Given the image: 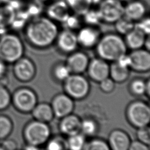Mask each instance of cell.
I'll return each instance as SVG.
<instances>
[{
	"label": "cell",
	"mask_w": 150,
	"mask_h": 150,
	"mask_svg": "<svg viewBox=\"0 0 150 150\" xmlns=\"http://www.w3.org/2000/svg\"><path fill=\"white\" fill-rule=\"evenodd\" d=\"M131 92L136 96H142L145 94L146 92V80L141 79H135L129 84Z\"/></svg>",
	"instance_id": "35"
},
{
	"label": "cell",
	"mask_w": 150,
	"mask_h": 150,
	"mask_svg": "<svg viewBox=\"0 0 150 150\" xmlns=\"http://www.w3.org/2000/svg\"><path fill=\"white\" fill-rule=\"evenodd\" d=\"M144 47H145V49L148 51H149V49H150V39H149V35H148L146 36V38L145 39V42L144 43Z\"/></svg>",
	"instance_id": "44"
},
{
	"label": "cell",
	"mask_w": 150,
	"mask_h": 150,
	"mask_svg": "<svg viewBox=\"0 0 150 150\" xmlns=\"http://www.w3.org/2000/svg\"><path fill=\"white\" fill-rule=\"evenodd\" d=\"M147 36L141 30L134 28L123 38L127 49L133 50L143 48Z\"/></svg>",
	"instance_id": "21"
},
{
	"label": "cell",
	"mask_w": 150,
	"mask_h": 150,
	"mask_svg": "<svg viewBox=\"0 0 150 150\" xmlns=\"http://www.w3.org/2000/svg\"><path fill=\"white\" fill-rule=\"evenodd\" d=\"M4 150H16L18 149L17 142L13 139L7 138L1 141L0 144Z\"/></svg>",
	"instance_id": "39"
},
{
	"label": "cell",
	"mask_w": 150,
	"mask_h": 150,
	"mask_svg": "<svg viewBox=\"0 0 150 150\" xmlns=\"http://www.w3.org/2000/svg\"><path fill=\"white\" fill-rule=\"evenodd\" d=\"M54 44L62 53L69 54L74 52L79 47L76 32L64 28L59 30Z\"/></svg>",
	"instance_id": "11"
},
{
	"label": "cell",
	"mask_w": 150,
	"mask_h": 150,
	"mask_svg": "<svg viewBox=\"0 0 150 150\" xmlns=\"http://www.w3.org/2000/svg\"><path fill=\"white\" fill-rule=\"evenodd\" d=\"M95 47L99 57L112 62L126 54L128 49L123 36L116 32L101 35Z\"/></svg>",
	"instance_id": "2"
},
{
	"label": "cell",
	"mask_w": 150,
	"mask_h": 150,
	"mask_svg": "<svg viewBox=\"0 0 150 150\" xmlns=\"http://www.w3.org/2000/svg\"><path fill=\"white\" fill-rule=\"evenodd\" d=\"M82 21L84 25L98 26L101 22L100 16L97 8L92 6L84 14L81 15Z\"/></svg>",
	"instance_id": "26"
},
{
	"label": "cell",
	"mask_w": 150,
	"mask_h": 150,
	"mask_svg": "<svg viewBox=\"0 0 150 150\" xmlns=\"http://www.w3.org/2000/svg\"><path fill=\"white\" fill-rule=\"evenodd\" d=\"M89 62L90 59L85 52L76 50L69 54L65 63L71 73L81 74L87 70Z\"/></svg>",
	"instance_id": "17"
},
{
	"label": "cell",
	"mask_w": 150,
	"mask_h": 150,
	"mask_svg": "<svg viewBox=\"0 0 150 150\" xmlns=\"http://www.w3.org/2000/svg\"><path fill=\"white\" fill-rule=\"evenodd\" d=\"M63 82L65 93L73 100L83 99L90 92L89 81L81 74L71 73Z\"/></svg>",
	"instance_id": "6"
},
{
	"label": "cell",
	"mask_w": 150,
	"mask_h": 150,
	"mask_svg": "<svg viewBox=\"0 0 150 150\" xmlns=\"http://www.w3.org/2000/svg\"><path fill=\"white\" fill-rule=\"evenodd\" d=\"M11 103L15 108L22 113L31 112L38 103L35 92L30 88L23 87L17 88L12 94Z\"/></svg>",
	"instance_id": "7"
},
{
	"label": "cell",
	"mask_w": 150,
	"mask_h": 150,
	"mask_svg": "<svg viewBox=\"0 0 150 150\" xmlns=\"http://www.w3.org/2000/svg\"><path fill=\"white\" fill-rule=\"evenodd\" d=\"M98 124L94 119L86 118L81 120L80 132L86 137H91L96 135L98 131Z\"/></svg>",
	"instance_id": "30"
},
{
	"label": "cell",
	"mask_w": 150,
	"mask_h": 150,
	"mask_svg": "<svg viewBox=\"0 0 150 150\" xmlns=\"http://www.w3.org/2000/svg\"><path fill=\"white\" fill-rule=\"evenodd\" d=\"M71 13L66 1L58 0L47 5L45 15L58 24L63 23Z\"/></svg>",
	"instance_id": "13"
},
{
	"label": "cell",
	"mask_w": 150,
	"mask_h": 150,
	"mask_svg": "<svg viewBox=\"0 0 150 150\" xmlns=\"http://www.w3.org/2000/svg\"><path fill=\"white\" fill-rule=\"evenodd\" d=\"M59 32L58 24L46 15H37L23 27L24 37L33 47L44 49L54 44Z\"/></svg>",
	"instance_id": "1"
},
{
	"label": "cell",
	"mask_w": 150,
	"mask_h": 150,
	"mask_svg": "<svg viewBox=\"0 0 150 150\" xmlns=\"http://www.w3.org/2000/svg\"><path fill=\"white\" fill-rule=\"evenodd\" d=\"M101 90L105 93H110L115 88V82L110 77H107L99 82Z\"/></svg>",
	"instance_id": "38"
},
{
	"label": "cell",
	"mask_w": 150,
	"mask_h": 150,
	"mask_svg": "<svg viewBox=\"0 0 150 150\" xmlns=\"http://www.w3.org/2000/svg\"><path fill=\"white\" fill-rule=\"evenodd\" d=\"M12 94L6 85L0 83V111L7 109L11 104Z\"/></svg>",
	"instance_id": "33"
},
{
	"label": "cell",
	"mask_w": 150,
	"mask_h": 150,
	"mask_svg": "<svg viewBox=\"0 0 150 150\" xmlns=\"http://www.w3.org/2000/svg\"><path fill=\"white\" fill-rule=\"evenodd\" d=\"M129 69L121 66L116 62H112L110 65L109 77L115 83H123L129 77Z\"/></svg>",
	"instance_id": "23"
},
{
	"label": "cell",
	"mask_w": 150,
	"mask_h": 150,
	"mask_svg": "<svg viewBox=\"0 0 150 150\" xmlns=\"http://www.w3.org/2000/svg\"><path fill=\"white\" fill-rule=\"evenodd\" d=\"M25 45L21 37L13 32L0 35V59L7 64H13L24 56Z\"/></svg>",
	"instance_id": "3"
},
{
	"label": "cell",
	"mask_w": 150,
	"mask_h": 150,
	"mask_svg": "<svg viewBox=\"0 0 150 150\" xmlns=\"http://www.w3.org/2000/svg\"><path fill=\"white\" fill-rule=\"evenodd\" d=\"M148 7L143 0H131L124 7V16L135 22L146 16Z\"/></svg>",
	"instance_id": "16"
},
{
	"label": "cell",
	"mask_w": 150,
	"mask_h": 150,
	"mask_svg": "<svg viewBox=\"0 0 150 150\" xmlns=\"http://www.w3.org/2000/svg\"><path fill=\"white\" fill-rule=\"evenodd\" d=\"M54 115L57 118H62L72 113L74 103L73 99L66 93L56 95L50 104Z\"/></svg>",
	"instance_id": "12"
},
{
	"label": "cell",
	"mask_w": 150,
	"mask_h": 150,
	"mask_svg": "<svg viewBox=\"0 0 150 150\" xmlns=\"http://www.w3.org/2000/svg\"><path fill=\"white\" fill-rule=\"evenodd\" d=\"M120 1H121L122 2H128V1H131V0H120Z\"/></svg>",
	"instance_id": "47"
},
{
	"label": "cell",
	"mask_w": 150,
	"mask_h": 150,
	"mask_svg": "<svg viewBox=\"0 0 150 150\" xmlns=\"http://www.w3.org/2000/svg\"><path fill=\"white\" fill-rule=\"evenodd\" d=\"M23 136L26 143L40 146L51 137V130L47 123L33 120L25 126Z\"/></svg>",
	"instance_id": "4"
},
{
	"label": "cell",
	"mask_w": 150,
	"mask_h": 150,
	"mask_svg": "<svg viewBox=\"0 0 150 150\" xmlns=\"http://www.w3.org/2000/svg\"><path fill=\"white\" fill-rule=\"evenodd\" d=\"M1 31L0 30V35H1Z\"/></svg>",
	"instance_id": "49"
},
{
	"label": "cell",
	"mask_w": 150,
	"mask_h": 150,
	"mask_svg": "<svg viewBox=\"0 0 150 150\" xmlns=\"http://www.w3.org/2000/svg\"><path fill=\"white\" fill-rule=\"evenodd\" d=\"M115 62H116L119 65H120L122 67L129 69L131 61L128 54L126 53L125 54H123Z\"/></svg>",
	"instance_id": "42"
},
{
	"label": "cell",
	"mask_w": 150,
	"mask_h": 150,
	"mask_svg": "<svg viewBox=\"0 0 150 150\" xmlns=\"http://www.w3.org/2000/svg\"><path fill=\"white\" fill-rule=\"evenodd\" d=\"M53 73L56 80L62 81H64L71 74L66 63H60L54 66Z\"/></svg>",
	"instance_id": "34"
},
{
	"label": "cell",
	"mask_w": 150,
	"mask_h": 150,
	"mask_svg": "<svg viewBox=\"0 0 150 150\" xmlns=\"http://www.w3.org/2000/svg\"><path fill=\"white\" fill-rule=\"evenodd\" d=\"M137 139L146 145L150 144V129L149 125L138 128L137 131Z\"/></svg>",
	"instance_id": "36"
},
{
	"label": "cell",
	"mask_w": 150,
	"mask_h": 150,
	"mask_svg": "<svg viewBox=\"0 0 150 150\" xmlns=\"http://www.w3.org/2000/svg\"><path fill=\"white\" fill-rule=\"evenodd\" d=\"M130 58V69L139 72H146L150 69V53L145 49L131 50L128 54Z\"/></svg>",
	"instance_id": "15"
},
{
	"label": "cell",
	"mask_w": 150,
	"mask_h": 150,
	"mask_svg": "<svg viewBox=\"0 0 150 150\" xmlns=\"http://www.w3.org/2000/svg\"><path fill=\"white\" fill-rule=\"evenodd\" d=\"M86 142V136L81 132L69 136L66 139L68 150H83Z\"/></svg>",
	"instance_id": "25"
},
{
	"label": "cell",
	"mask_w": 150,
	"mask_h": 150,
	"mask_svg": "<svg viewBox=\"0 0 150 150\" xmlns=\"http://www.w3.org/2000/svg\"><path fill=\"white\" fill-rule=\"evenodd\" d=\"M22 150H40V148L38 146L26 143V144L23 146Z\"/></svg>",
	"instance_id": "43"
},
{
	"label": "cell",
	"mask_w": 150,
	"mask_h": 150,
	"mask_svg": "<svg viewBox=\"0 0 150 150\" xmlns=\"http://www.w3.org/2000/svg\"><path fill=\"white\" fill-rule=\"evenodd\" d=\"M16 150H19V149H16Z\"/></svg>",
	"instance_id": "50"
},
{
	"label": "cell",
	"mask_w": 150,
	"mask_h": 150,
	"mask_svg": "<svg viewBox=\"0 0 150 150\" xmlns=\"http://www.w3.org/2000/svg\"><path fill=\"white\" fill-rule=\"evenodd\" d=\"M7 64V63L0 59V83L5 85V84L4 83V79H6V74L8 71Z\"/></svg>",
	"instance_id": "41"
},
{
	"label": "cell",
	"mask_w": 150,
	"mask_h": 150,
	"mask_svg": "<svg viewBox=\"0 0 150 150\" xmlns=\"http://www.w3.org/2000/svg\"><path fill=\"white\" fill-rule=\"evenodd\" d=\"M101 35L98 26L83 25L76 32L79 46L87 49L95 47Z\"/></svg>",
	"instance_id": "9"
},
{
	"label": "cell",
	"mask_w": 150,
	"mask_h": 150,
	"mask_svg": "<svg viewBox=\"0 0 150 150\" xmlns=\"http://www.w3.org/2000/svg\"><path fill=\"white\" fill-rule=\"evenodd\" d=\"M114 24L116 33L122 36H124L127 33L134 28L135 22L125 16H123L117 20Z\"/></svg>",
	"instance_id": "27"
},
{
	"label": "cell",
	"mask_w": 150,
	"mask_h": 150,
	"mask_svg": "<svg viewBox=\"0 0 150 150\" xmlns=\"http://www.w3.org/2000/svg\"><path fill=\"white\" fill-rule=\"evenodd\" d=\"M81 120L72 113L61 118L59 127L61 133L69 137L80 132Z\"/></svg>",
	"instance_id": "19"
},
{
	"label": "cell",
	"mask_w": 150,
	"mask_h": 150,
	"mask_svg": "<svg viewBox=\"0 0 150 150\" xmlns=\"http://www.w3.org/2000/svg\"><path fill=\"white\" fill-rule=\"evenodd\" d=\"M134 28L141 30L146 35H149L150 32V19L149 16L146 15L141 19L135 22Z\"/></svg>",
	"instance_id": "37"
},
{
	"label": "cell",
	"mask_w": 150,
	"mask_h": 150,
	"mask_svg": "<svg viewBox=\"0 0 150 150\" xmlns=\"http://www.w3.org/2000/svg\"><path fill=\"white\" fill-rule=\"evenodd\" d=\"M45 144L46 150H68L66 139L62 135L50 137Z\"/></svg>",
	"instance_id": "29"
},
{
	"label": "cell",
	"mask_w": 150,
	"mask_h": 150,
	"mask_svg": "<svg viewBox=\"0 0 150 150\" xmlns=\"http://www.w3.org/2000/svg\"><path fill=\"white\" fill-rule=\"evenodd\" d=\"M64 25V29L77 32L84 24L82 21L81 16L71 12L66 20L62 23Z\"/></svg>",
	"instance_id": "31"
},
{
	"label": "cell",
	"mask_w": 150,
	"mask_h": 150,
	"mask_svg": "<svg viewBox=\"0 0 150 150\" xmlns=\"http://www.w3.org/2000/svg\"><path fill=\"white\" fill-rule=\"evenodd\" d=\"M40 2H42V4H49L52 2L56 1H58V0H39Z\"/></svg>",
	"instance_id": "46"
},
{
	"label": "cell",
	"mask_w": 150,
	"mask_h": 150,
	"mask_svg": "<svg viewBox=\"0 0 150 150\" xmlns=\"http://www.w3.org/2000/svg\"><path fill=\"white\" fill-rule=\"evenodd\" d=\"M126 117L128 122L137 128L149 125L150 107L143 101H132L126 108Z\"/></svg>",
	"instance_id": "5"
},
{
	"label": "cell",
	"mask_w": 150,
	"mask_h": 150,
	"mask_svg": "<svg viewBox=\"0 0 150 150\" xmlns=\"http://www.w3.org/2000/svg\"><path fill=\"white\" fill-rule=\"evenodd\" d=\"M128 150H149V147L148 145L137 139L131 141Z\"/></svg>",
	"instance_id": "40"
},
{
	"label": "cell",
	"mask_w": 150,
	"mask_h": 150,
	"mask_svg": "<svg viewBox=\"0 0 150 150\" xmlns=\"http://www.w3.org/2000/svg\"><path fill=\"white\" fill-rule=\"evenodd\" d=\"M13 124L9 117L0 114V141L9 137L13 131Z\"/></svg>",
	"instance_id": "28"
},
{
	"label": "cell",
	"mask_w": 150,
	"mask_h": 150,
	"mask_svg": "<svg viewBox=\"0 0 150 150\" xmlns=\"http://www.w3.org/2000/svg\"><path fill=\"white\" fill-rule=\"evenodd\" d=\"M131 142L128 133L121 129L111 131L107 141L111 150H128Z\"/></svg>",
	"instance_id": "18"
},
{
	"label": "cell",
	"mask_w": 150,
	"mask_h": 150,
	"mask_svg": "<svg viewBox=\"0 0 150 150\" xmlns=\"http://www.w3.org/2000/svg\"><path fill=\"white\" fill-rule=\"evenodd\" d=\"M83 150H111L107 141L103 139L94 138L86 141Z\"/></svg>",
	"instance_id": "32"
},
{
	"label": "cell",
	"mask_w": 150,
	"mask_h": 150,
	"mask_svg": "<svg viewBox=\"0 0 150 150\" xmlns=\"http://www.w3.org/2000/svg\"><path fill=\"white\" fill-rule=\"evenodd\" d=\"M34 120L48 123L54 117L51 105L47 103H37L31 111Z\"/></svg>",
	"instance_id": "22"
},
{
	"label": "cell",
	"mask_w": 150,
	"mask_h": 150,
	"mask_svg": "<svg viewBox=\"0 0 150 150\" xmlns=\"http://www.w3.org/2000/svg\"><path fill=\"white\" fill-rule=\"evenodd\" d=\"M87 70L91 80L100 82L109 77L110 64L107 61L99 57H95L90 60Z\"/></svg>",
	"instance_id": "14"
},
{
	"label": "cell",
	"mask_w": 150,
	"mask_h": 150,
	"mask_svg": "<svg viewBox=\"0 0 150 150\" xmlns=\"http://www.w3.org/2000/svg\"><path fill=\"white\" fill-rule=\"evenodd\" d=\"M124 4L120 0H101L97 9L102 23L114 24L124 16Z\"/></svg>",
	"instance_id": "8"
},
{
	"label": "cell",
	"mask_w": 150,
	"mask_h": 150,
	"mask_svg": "<svg viewBox=\"0 0 150 150\" xmlns=\"http://www.w3.org/2000/svg\"><path fill=\"white\" fill-rule=\"evenodd\" d=\"M71 12L82 15L90 8L94 6L93 0H64Z\"/></svg>",
	"instance_id": "24"
},
{
	"label": "cell",
	"mask_w": 150,
	"mask_h": 150,
	"mask_svg": "<svg viewBox=\"0 0 150 150\" xmlns=\"http://www.w3.org/2000/svg\"><path fill=\"white\" fill-rule=\"evenodd\" d=\"M0 150H4V149L2 148V146H1V144H0Z\"/></svg>",
	"instance_id": "48"
},
{
	"label": "cell",
	"mask_w": 150,
	"mask_h": 150,
	"mask_svg": "<svg viewBox=\"0 0 150 150\" xmlns=\"http://www.w3.org/2000/svg\"><path fill=\"white\" fill-rule=\"evenodd\" d=\"M13 73L15 78L22 82L32 80L36 74V66L29 57L22 56L13 63Z\"/></svg>",
	"instance_id": "10"
},
{
	"label": "cell",
	"mask_w": 150,
	"mask_h": 150,
	"mask_svg": "<svg viewBox=\"0 0 150 150\" xmlns=\"http://www.w3.org/2000/svg\"><path fill=\"white\" fill-rule=\"evenodd\" d=\"M150 94V80L149 79H148L146 80V92L145 95H147L148 97Z\"/></svg>",
	"instance_id": "45"
},
{
	"label": "cell",
	"mask_w": 150,
	"mask_h": 150,
	"mask_svg": "<svg viewBox=\"0 0 150 150\" xmlns=\"http://www.w3.org/2000/svg\"><path fill=\"white\" fill-rule=\"evenodd\" d=\"M16 12L11 4L4 2L0 5V30H6L11 27L15 19Z\"/></svg>",
	"instance_id": "20"
}]
</instances>
